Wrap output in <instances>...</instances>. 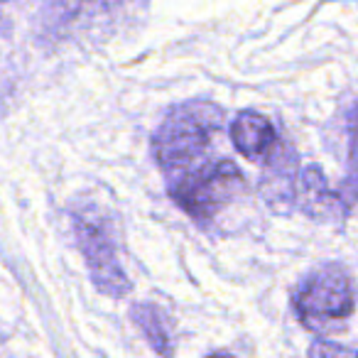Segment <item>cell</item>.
I'll return each mask as SVG.
<instances>
[{
    "label": "cell",
    "mask_w": 358,
    "mask_h": 358,
    "mask_svg": "<svg viewBox=\"0 0 358 358\" xmlns=\"http://www.w3.org/2000/svg\"><path fill=\"white\" fill-rule=\"evenodd\" d=\"M221 108L206 101H192L169 110L152 138V155L159 167L169 174L206 159L211 140L221 130Z\"/></svg>",
    "instance_id": "1"
},
{
    "label": "cell",
    "mask_w": 358,
    "mask_h": 358,
    "mask_svg": "<svg viewBox=\"0 0 358 358\" xmlns=\"http://www.w3.org/2000/svg\"><path fill=\"white\" fill-rule=\"evenodd\" d=\"M174 204L196 221H211L245 192L243 172L231 159H201L167 174Z\"/></svg>",
    "instance_id": "2"
},
{
    "label": "cell",
    "mask_w": 358,
    "mask_h": 358,
    "mask_svg": "<svg viewBox=\"0 0 358 358\" xmlns=\"http://www.w3.org/2000/svg\"><path fill=\"white\" fill-rule=\"evenodd\" d=\"M71 226H74L76 243H79V250L99 292L115 299L125 297L130 292V280L120 263L115 234L103 211L91 204L74 206Z\"/></svg>",
    "instance_id": "3"
},
{
    "label": "cell",
    "mask_w": 358,
    "mask_h": 358,
    "mask_svg": "<svg viewBox=\"0 0 358 358\" xmlns=\"http://www.w3.org/2000/svg\"><path fill=\"white\" fill-rule=\"evenodd\" d=\"M356 307L351 278L336 265L312 273L294 294V312L299 322L314 334H327L341 327Z\"/></svg>",
    "instance_id": "4"
},
{
    "label": "cell",
    "mask_w": 358,
    "mask_h": 358,
    "mask_svg": "<svg viewBox=\"0 0 358 358\" xmlns=\"http://www.w3.org/2000/svg\"><path fill=\"white\" fill-rule=\"evenodd\" d=\"M140 6H145V0H50L45 27L62 40L101 35Z\"/></svg>",
    "instance_id": "5"
},
{
    "label": "cell",
    "mask_w": 358,
    "mask_h": 358,
    "mask_svg": "<svg viewBox=\"0 0 358 358\" xmlns=\"http://www.w3.org/2000/svg\"><path fill=\"white\" fill-rule=\"evenodd\" d=\"M294 201L314 219H334L348 204L336 192L329 189L327 177L319 167H307L299 177H294Z\"/></svg>",
    "instance_id": "6"
},
{
    "label": "cell",
    "mask_w": 358,
    "mask_h": 358,
    "mask_svg": "<svg viewBox=\"0 0 358 358\" xmlns=\"http://www.w3.org/2000/svg\"><path fill=\"white\" fill-rule=\"evenodd\" d=\"M231 140H234L236 150L248 159L270 157V152L280 143L273 123L255 110H243L236 115V120L231 123Z\"/></svg>",
    "instance_id": "7"
},
{
    "label": "cell",
    "mask_w": 358,
    "mask_h": 358,
    "mask_svg": "<svg viewBox=\"0 0 358 358\" xmlns=\"http://www.w3.org/2000/svg\"><path fill=\"white\" fill-rule=\"evenodd\" d=\"M135 327L143 331V336L148 338V343L157 353H172V343H169V331L164 317L155 304H133L130 309Z\"/></svg>",
    "instance_id": "8"
},
{
    "label": "cell",
    "mask_w": 358,
    "mask_h": 358,
    "mask_svg": "<svg viewBox=\"0 0 358 358\" xmlns=\"http://www.w3.org/2000/svg\"><path fill=\"white\" fill-rule=\"evenodd\" d=\"M8 3H10V0H0V25H3V8H6Z\"/></svg>",
    "instance_id": "9"
}]
</instances>
